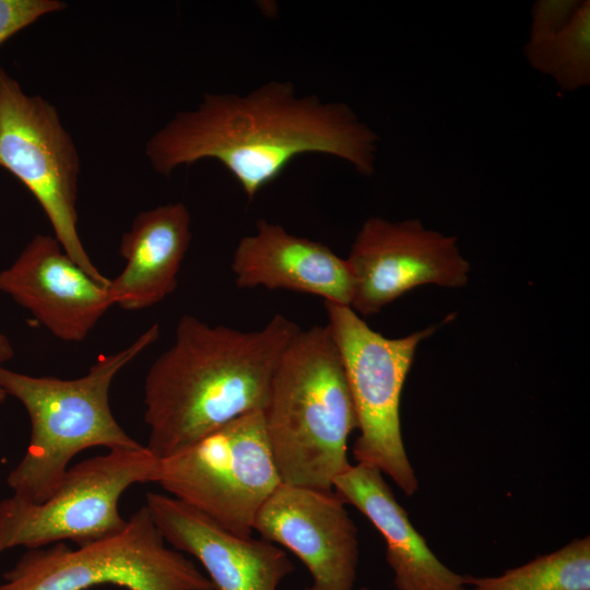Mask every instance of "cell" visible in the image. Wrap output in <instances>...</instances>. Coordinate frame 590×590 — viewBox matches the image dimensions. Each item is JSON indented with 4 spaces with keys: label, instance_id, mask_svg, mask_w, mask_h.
Masks as SVG:
<instances>
[{
    "label": "cell",
    "instance_id": "1",
    "mask_svg": "<svg viewBox=\"0 0 590 590\" xmlns=\"http://www.w3.org/2000/svg\"><path fill=\"white\" fill-rule=\"evenodd\" d=\"M378 135L343 102L298 95L287 81H270L240 95L205 93L145 144L152 168L169 177L202 160L222 164L252 201L304 154H327L357 173L375 172Z\"/></svg>",
    "mask_w": 590,
    "mask_h": 590
},
{
    "label": "cell",
    "instance_id": "2",
    "mask_svg": "<svg viewBox=\"0 0 590 590\" xmlns=\"http://www.w3.org/2000/svg\"><path fill=\"white\" fill-rule=\"evenodd\" d=\"M299 327L275 314L261 329L211 326L184 315L143 387L145 447L158 459L263 410L278 362Z\"/></svg>",
    "mask_w": 590,
    "mask_h": 590
},
{
    "label": "cell",
    "instance_id": "3",
    "mask_svg": "<svg viewBox=\"0 0 590 590\" xmlns=\"http://www.w3.org/2000/svg\"><path fill=\"white\" fill-rule=\"evenodd\" d=\"M284 484L333 491L351 464L347 439L357 416L328 326L299 329L282 353L262 410Z\"/></svg>",
    "mask_w": 590,
    "mask_h": 590
},
{
    "label": "cell",
    "instance_id": "4",
    "mask_svg": "<svg viewBox=\"0 0 590 590\" xmlns=\"http://www.w3.org/2000/svg\"><path fill=\"white\" fill-rule=\"evenodd\" d=\"M158 337L155 323L127 347L98 356L88 371L75 379L0 368L1 387L24 406L31 425L26 451L7 476L13 496L31 503L44 502L61 483L71 459L87 448L143 447L116 421L109 405V389L116 375Z\"/></svg>",
    "mask_w": 590,
    "mask_h": 590
},
{
    "label": "cell",
    "instance_id": "5",
    "mask_svg": "<svg viewBox=\"0 0 590 590\" xmlns=\"http://www.w3.org/2000/svg\"><path fill=\"white\" fill-rule=\"evenodd\" d=\"M142 506L123 529L71 548L63 542L26 550L0 590H87L113 585L126 590H214L181 552L168 548Z\"/></svg>",
    "mask_w": 590,
    "mask_h": 590
},
{
    "label": "cell",
    "instance_id": "6",
    "mask_svg": "<svg viewBox=\"0 0 590 590\" xmlns=\"http://www.w3.org/2000/svg\"><path fill=\"white\" fill-rule=\"evenodd\" d=\"M323 305L357 416L354 459L386 473L411 497L418 482L402 439L400 399L416 347L436 327L391 339L373 330L350 306Z\"/></svg>",
    "mask_w": 590,
    "mask_h": 590
},
{
    "label": "cell",
    "instance_id": "7",
    "mask_svg": "<svg viewBox=\"0 0 590 590\" xmlns=\"http://www.w3.org/2000/svg\"><path fill=\"white\" fill-rule=\"evenodd\" d=\"M156 483L173 497L239 536L282 483L261 410L244 414L160 459Z\"/></svg>",
    "mask_w": 590,
    "mask_h": 590
},
{
    "label": "cell",
    "instance_id": "8",
    "mask_svg": "<svg viewBox=\"0 0 590 590\" xmlns=\"http://www.w3.org/2000/svg\"><path fill=\"white\" fill-rule=\"evenodd\" d=\"M160 459L145 446L109 450L68 468L57 489L42 503L15 496L0 502V554L73 541L83 545L119 532L122 494L139 483H156Z\"/></svg>",
    "mask_w": 590,
    "mask_h": 590
},
{
    "label": "cell",
    "instance_id": "9",
    "mask_svg": "<svg viewBox=\"0 0 590 590\" xmlns=\"http://www.w3.org/2000/svg\"><path fill=\"white\" fill-rule=\"evenodd\" d=\"M0 167L36 199L63 250L91 276L108 284L79 236L80 156L57 108L26 94L0 66Z\"/></svg>",
    "mask_w": 590,
    "mask_h": 590
},
{
    "label": "cell",
    "instance_id": "10",
    "mask_svg": "<svg viewBox=\"0 0 590 590\" xmlns=\"http://www.w3.org/2000/svg\"><path fill=\"white\" fill-rule=\"evenodd\" d=\"M352 280L351 308L370 316L424 284L461 287L470 264L456 237L426 229L418 220L367 219L346 258Z\"/></svg>",
    "mask_w": 590,
    "mask_h": 590
},
{
    "label": "cell",
    "instance_id": "11",
    "mask_svg": "<svg viewBox=\"0 0 590 590\" xmlns=\"http://www.w3.org/2000/svg\"><path fill=\"white\" fill-rule=\"evenodd\" d=\"M333 491L281 483L259 510L253 531L294 553L311 576L308 590H353L357 528Z\"/></svg>",
    "mask_w": 590,
    "mask_h": 590
},
{
    "label": "cell",
    "instance_id": "12",
    "mask_svg": "<svg viewBox=\"0 0 590 590\" xmlns=\"http://www.w3.org/2000/svg\"><path fill=\"white\" fill-rule=\"evenodd\" d=\"M108 285L91 276L47 234L35 235L0 271V292L66 342L83 341L114 306Z\"/></svg>",
    "mask_w": 590,
    "mask_h": 590
},
{
    "label": "cell",
    "instance_id": "13",
    "mask_svg": "<svg viewBox=\"0 0 590 590\" xmlns=\"http://www.w3.org/2000/svg\"><path fill=\"white\" fill-rule=\"evenodd\" d=\"M145 507L164 540L199 560L214 590H276L294 571L273 543L236 535L173 496L148 493Z\"/></svg>",
    "mask_w": 590,
    "mask_h": 590
},
{
    "label": "cell",
    "instance_id": "14",
    "mask_svg": "<svg viewBox=\"0 0 590 590\" xmlns=\"http://www.w3.org/2000/svg\"><path fill=\"white\" fill-rule=\"evenodd\" d=\"M231 268L240 288L288 290L351 306L353 280L346 259L278 223L258 220L255 233L238 241Z\"/></svg>",
    "mask_w": 590,
    "mask_h": 590
},
{
    "label": "cell",
    "instance_id": "15",
    "mask_svg": "<svg viewBox=\"0 0 590 590\" xmlns=\"http://www.w3.org/2000/svg\"><path fill=\"white\" fill-rule=\"evenodd\" d=\"M333 492L358 509L386 542V560L398 590H470L467 575L445 566L412 524L379 469L356 463L333 482Z\"/></svg>",
    "mask_w": 590,
    "mask_h": 590
},
{
    "label": "cell",
    "instance_id": "16",
    "mask_svg": "<svg viewBox=\"0 0 590 590\" xmlns=\"http://www.w3.org/2000/svg\"><path fill=\"white\" fill-rule=\"evenodd\" d=\"M191 241V215L181 203L138 213L118 248L126 264L110 280L113 304L129 311L158 304L170 295Z\"/></svg>",
    "mask_w": 590,
    "mask_h": 590
},
{
    "label": "cell",
    "instance_id": "17",
    "mask_svg": "<svg viewBox=\"0 0 590 590\" xmlns=\"http://www.w3.org/2000/svg\"><path fill=\"white\" fill-rule=\"evenodd\" d=\"M524 55L538 71L573 92L590 83V2L541 0L532 5Z\"/></svg>",
    "mask_w": 590,
    "mask_h": 590
},
{
    "label": "cell",
    "instance_id": "18",
    "mask_svg": "<svg viewBox=\"0 0 590 590\" xmlns=\"http://www.w3.org/2000/svg\"><path fill=\"white\" fill-rule=\"evenodd\" d=\"M472 590H590V539H575L496 577L467 575Z\"/></svg>",
    "mask_w": 590,
    "mask_h": 590
},
{
    "label": "cell",
    "instance_id": "19",
    "mask_svg": "<svg viewBox=\"0 0 590 590\" xmlns=\"http://www.w3.org/2000/svg\"><path fill=\"white\" fill-rule=\"evenodd\" d=\"M66 8L61 0H0V46L40 17Z\"/></svg>",
    "mask_w": 590,
    "mask_h": 590
},
{
    "label": "cell",
    "instance_id": "20",
    "mask_svg": "<svg viewBox=\"0 0 590 590\" xmlns=\"http://www.w3.org/2000/svg\"><path fill=\"white\" fill-rule=\"evenodd\" d=\"M14 356V349L9 338L0 331V368ZM7 393L0 385V405L5 401Z\"/></svg>",
    "mask_w": 590,
    "mask_h": 590
},
{
    "label": "cell",
    "instance_id": "21",
    "mask_svg": "<svg viewBox=\"0 0 590 590\" xmlns=\"http://www.w3.org/2000/svg\"><path fill=\"white\" fill-rule=\"evenodd\" d=\"M361 590H369V589H368V588H365V587H363V588H361Z\"/></svg>",
    "mask_w": 590,
    "mask_h": 590
}]
</instances>
